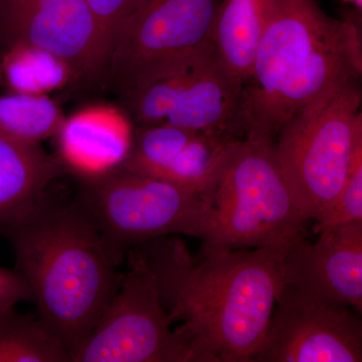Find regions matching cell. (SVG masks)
<instances>
[{
  "mask_svg": "<svg viewBox=\"0 0 362 362\" xmlns=\"http://www.w3.org/2000/svg\"><path fill=\"white\" fill-rule=\"evenodd\" d=\"M63 173L58 158L40 144H25L0 134V225L30 211Z\"/></svg>",
  "mask_w": 362,
  "mask_h": 362,
  "instance_id": "obj_15",
  "label": "cell"
},
{
  "mask_svg": "<svg viewBox=\"0 0 362 362\" xmlns=\"http://www.w3.org/2000/svg\"><path fill=\"white\" fill-rule=\"evenodd\" d=\"M341 1L344 2V4H350V6L356 7V11L361 13L362 0H341Z\"/></svg>",
  "mask_w": 362,
  "mask_h": 362,
  "instance_id": "obj_23",
  "label": "cell"
},
{
  "mask_svg": "<svg viewBox=\"0 0 362 362\" xmlns=\"http://www.w3.org/2000/svg\"><path fill=\"white\" fill-rule=\"evenodd\" d=\"M361 102V78L333 86L276 136L281 173L308 221L327 211L362 151Z\"/></svg>",
  "mask_w": 362,
  "mask_h": 362,
  "instance_id": "obj_5",
  "label": "cell"
},
{
  "mask_svg": "<svg viewBox=\"0 0 362 362\" xmlns=\"http://www.w3.org/2000/svg\"><path fill=\"white\" fill-rule=\"evenodd\" d=\"M75 78L69 64L33 45H16L0 52V82L8 92L45 95Z\"/></svg>",
  "mask_w": 362,
  "mask_h": 362,
  "instance_id": "obj_17",
  "label": "cell"
},
{
  "mask_svg": "<svg viewBox=\"0 0 362 362\" xmlns=\"http://www.w3.org/2000/svg\"><path fill=\"white\" fill-rule=\"evenodd\" d=\"M0 362H70L65 343L40 318L0 311Z\"/></svg>",
  "mask_w": 362,
  "mask_h": 362,
  "instance_id": "obj_18",
  "label": "cell"
},
{
  "mask_svg": "<svg viewBox=\"0 0 362 362\" xmlns=\"http://www.w3.org/2000/svg\"><path fill=\"white\" fill-rule=\"evenodd\" d=\"M362 221V151L357 154L342 189L325 214L316 221V230Z\"/></svg>",
  "mask_w": 362,
  "mask_h": 362,
  "instance_id": "obj_21",
  "label": "cell"
},
{
  "mask_svg": "<svg viewBox=\"0 0 362 362\" xmlns=\"http://www.w3.org/2000/svg\"><path fill=\"white\" fill-rule=\"evenodd\" d=\"M282 255L284 284L326 301L362 312V221L318 230Z\"/></svg>",
  "mask_w": 362,
  "mask_h": 362,
  "instance_id": "obj_13",
  "label": "cell"
},
{
  "mask_svg": "<svg viewBox=\"0 0 362 362\" xmlns=\"http://www.w3.org/2000/svg\"><path fill=\"white\" fill-rule=\"evenodd\" d=\"M11 243L16 270L25 279L39 318L71 354L90 334L116 294L117 272L96 221L78 197L47 192L30 211L0 225Z\"/></svg>",
  "mask_w": 362,
  "mask_h": 362,
  "instance_id": "obj_2",
  "label": "cell"
},
{
  "mask_svg": "<svg viewBox=\"0 0 362 362\" xmlns=\"http://www.w3.org/2000/svg\"><path fill=\"white\" fill-rule=\"evenodd\" d=\"M213 209L202 250L284 252L306 239L308 221L281 173L274 139L242 138L230 143L214 187Z\"/></svg>",
  "mask_w": 362,
  "mask_h": 362,
  "instance_id": "obj_4",
  "label": "cell"
},
{
  "mask_svg": "<svg viewBox=\"0 0 362 362\" xmlns=\"http://www.w3.org/2000/svg\"><path fill=\"white\" fill-rule=\"evenodd\" d=\"M362 77L361 30L318 0H271L244 84V138L275 140L295 114L326 90Z\"/></svg>",
  "mask_w": 362,
  "mask_h": 362,
  "instance_id": "obj_3",
  "label": "cell"
},
{
  "mask_svg": "<svg viewBox=\"0 0 362 362\" xmlns=\"http://www.w3.org/2000/svg\"><path fill=\"white\" fill-rule=\"evenodd\" d=\"M78 197L119 265L131 249L157 238L182 235L202 240L213 218V204L201 195L122 166L82 180Z\"/></svg>",
  "mask_w": 362,
  "mask_h": 362,
  "instance_id": "obj_6",
  "label": "cell"
},
{
  "mask_svg": "<svg viewBox=\"0 0 362 362\" xmlns=\"http://www.w3.org/2000/svg\"><path fill=\"white\" fill-rule=\"evenodd\" d=\"M233 140L168 124L138 125L121 166L185 188L213 204L214 187Z\"/></svg>",
  "mask_w": 362,
  "mask_h": 362,
  "instance_id": "obj_12",
  "label": "cell"
},
{
  "mask_svg": "<svg viewBox=\"0 0 362 362\" xmlns=\"http://www.w3.org/2000/svg\"><path fill=\"white\" fill-rule=\"evenodd\" d=\"M243 90L211 42L177 70L122 101L137 125L168 124L242 139Z\"/></svg>",
  "mask_w": 362,
  "mask_h": 362,
  "instance_id": "obj_8",
  "label": "cell"
},
{
  "mask_svg": "<svg viewBox=\"0 0 362 362\" xmlns=\"http://www.w3.org/2000/svg\"><path fill=\"white\" fill-rule=\"evenodd\" d=\"M252 362H361L356 311L283 284Z\"/></svg>",
  "mask_w": 362,
  "mask_h": 362,
  "instance_id": "obj_10",
  "label": "cell"
},
{
  "mask_svg": "<svg viewBox=\"0 0 362 362\" xmlns=\"http://www.w3.org/2000/svg\"><path fill=\"white\" fill-rule=\"evenodd\" d=\"M65 120L61 108L47 95H0V134L25 144H40L56 136Z\"/></svg>",
  "mask_w": 362,
  "mask_h": 362,
  "instance_id": "obj_19",
  "label": "cell"
},
{
  "mask_svg": "<svg viewBox=\"0 0 362 362\" xmlns=\"http://www.w3.org/2000/svg\"><path fill=\"white\" fill-rule=\"evenodd\" d=\"M32 289L16 270L0 267V311L16 308L21 302H33Z\"/></svg>",
  "mask_w": 362,
  "mask_h": 362,
  "instance_id": "obj_22",
  "label": "cell"
},
{
  "mask_svg": "<svg viewBox=\"0 0 362 362\" xmlns=\"http://www.w3.org/2000/svg\"><path fill=\"white\" fill-rule=\"evenodd\" d=\"M21 44L57 54L75 77L103 82L96 23L86 0H0V52Z\"/></svg>",
  "mask_w": 362,
  "mask_h": 362,
  "instance_id": "obj_11",
  "label": "cell"
},
{
  "mask_svg": "<svg viewBox=\"0 0 362 362\" xmlns=\"http://www.w3.org/2000/svg\"><path fill=\"white\" fill-rule=\"evenodd\" d=\"M271 0H221L213 42L223 63L243 85L250 77Z\"/></svg>",
  "mask_w": 362,
  "mask_h": 362,
  "instance_id": "obj_16",
  "label": "cell"
},
{
  "mask_svg": "<svg viewBox=\"0 0 362 362\" xmlns=\"http://www.w3.org/2000/svg\"><path fill=\"white\" fill-rule=\"evenodd\" d=\"M221 0H148L117 37L103 83L121 99L185 65L213 42Z\"/></svg>",
  "mask_w": 362,
  "mask_h": 362,
  "instance_id": "obj_7",
  "label": "cell"
},
{
  "mask_svg": "<svg viewBox=\"0 0 362 362\" xmlns=\"http://www.w3.org/2000/svg\"><path fill=\"white\" fill-rule=\"evenodd\" d=\"M128 271L70 362H197L164 308L139 252H127Z\"/></svg>",
  "mask_w": 362,
  "mask_h": 362,
  "instance_id": "obj_9",
  "label": "cell"
},
{
  "mask_svg": "<svg viewBox=\"0 0 362 362\" xmlns=\"http://www.w3.org/2000/svg\"><path fill=\"white\" fill-rule=\"evenodd\" d=\"M132 121L115 107L98 105L65 118L58 132L59 160L81 180L122 165L132 145Z\"/></svg>",
  "mask_w": 362,
  "mask_h": 362,
  "instance_id": "obj_14",
  "label": "cell"
},
{
  "mask_svg": "<svg viewBox=\"0 0 362 362\" xmlns=\"http://www.w3.org/2000/svg\"><path fill=\"white\" fill-rule=\"evenodd\" d=\"M147 1L148 0H86L96 23L99 59L103 78L119 33Z\"/></svg>",
  "mask_w": 362,
  "mask_h": 362,
  "instance_id": "obj_20",
  "label": "cell"
},
{
  "mask_svg": "<svg viewBox=\"0 0 362 362\" xmlns=\"http://www.w3.org/2000/svg\"><path fill=\"white\" fill-rule=\"evenodd\" d=\"M197 362H252L284 280L283 251L201 250L176 235L134 247Z\"/></svg>",
  "mask_w": 362,
  "mask_h": 362,
  "instance_id": "obj_1",
  "label": "cell"
}]
</instances>
